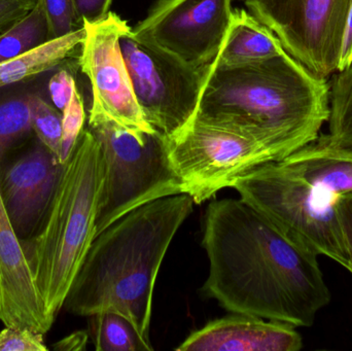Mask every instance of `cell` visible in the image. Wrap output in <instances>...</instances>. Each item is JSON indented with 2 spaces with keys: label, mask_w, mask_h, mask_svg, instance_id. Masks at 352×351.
I'll use <instances>...</instances> for the list:
<instances>
[{
  "label": "cell",
  "mask_w": 352,
  "mask_h": 351,
  "mask_svg": "<svg viewBox=\"0 0 352 351\" xmlns=\"http://www.w3.org/2000/svg\"><path fill=\"white\" fill-rule=\"evenodd\" d=\"M50 41L49 24L38 0L26 16L0 34V63L28 53Z\"/></svg>",
  "instance_id": "44dd1931"
},
{
  "label": "cell",
  "mask_w": 352,
  "mask_h": 351,
  "mask_svg": "<svg viewBox=\"0 0 352 351\" xmlns=\"http://www.w3.org/2000/svg\"><path fill=\"white\" fill-rule=\"evenodd\" d=\"M202 247L209 261L202 293L229 313L310 327L331 302L318 255L240 198L207 206Z\"/></svg>",
  "instance_id": "6da1fadb"
},
{
  "label": "cell",
  "mask_w": 352,
  "mask_h": 351,
  "mask_svg": "<svg viewBox=\"0 0 352 351\" xmlns=\"http://www.w3.org/2000/svg\"><path fill=\"white\" fill-rule=\"evenodd\" d=\"M31 113L35 136L60 158L62 144L61 111L38 94H31Z\"/></svg>",
  "instance_id": "7402d4cb"
},
{
  "label": "cell",
  "mask_w": 352,
  "mask_h": 351,
  "mask_svg": "<svg viewBox=\"0 0 352 351\" xmlns=\"http://www.w3.org/2000/svg\"><path fill=\"white\" fill-rule=\"evenodd\" d=\"M120 47L144 119L167 138L179 133L194 120L211 64L188 65L138 38L129 25Z\"/></svg>",
  "instance_id": "52a82bcc"
},
{
  "label": "cell",
  "mask_w": 352,
  "mask_h": 351,
  "mask_svg": "<svg viewBox=\"0 0 352 351\" xmlns=\"http://www.w3.org/2000/svg\"><path fill=\"white\" fill-rule=\"evenodd\" d=\"M337 214L340 223L341 232L345 249L349 257V271L352 274V193L346 194L337 203Z\"/></svg>",
  "instance_id": "83f0119b"
},
{
  "label": "cell",
  "mask_w": 352,
  "mask_h": 351,
  "mask_svg": "<svg viewBox=\"0 0 352 351\" xmlns=\"http://www.w3.org/2000/svg\"><path fill=\"white\" fill-rule=\"evenodd\" d=\"M287 54L327 78L338 70L352 0H239Z\"/></svg>",
  "instance_id": "9c48e42d"
},
{
  "label": "cell",
  "mask_w": 352,
  "mask_h": 351,
  "mask_svg": "<svg viewBox=\"0 0 352 351\" xmlns=\"http://www.w3.org/2000/svg\"><path fill=\"white\" fill-rule=\"evenodd\" d=\"M232 188L285 236L349 269L337 214L341 197L308 183L281 161L258 167Z\"/></svg>",
  "instance_id": "5b68a950"
},
{
  "label": "cell",
  "mask_w": 352,
  "mask_h": 351,
  "mask_svg": "<svg viewBox=\"0 0 352 351\" xmlns=\"http://www.w3.org/2000/svg\"><path fill=\"white\" fill-rule=\"evenodd\" d=\"M78 18L84 22L95 23L111 12L113 0H74Z\"/></svg>",
  "instance_id": "f1b7e54d"
},
{
  "label": "cell",
  "mask_w": 352,
  "mask_h": 351,
  "mask_svg": "<svg viewBox=\"0 0 352 351\" xmlns=\"http://www.w3.org/2000/svg\"><path fill=\"white\" fill-rule=\"evenodd\" d=\"M352 62V1L345 25L344 35H343L342 47H341L340 60H339L338 70L346 67ZM337 70V71H338Z\"/></svg>",
  "instance_id": "f546056e"
},
{
  "label": "cell",
  "mask_w": 352,
  "mask_h": 351,
  "mask_svg": "<svg viewBox=\"0 0 352 351\" xmlns=\"http://www.w3.org/2000/svg\"><path fill=\"white\" fill-rule=\"evenodd\" d=\"M285 53L276 35L245 10L233 12L231 24L217 54L219 66L264 61Z\"/></svg>",
  "instance_id": "2e32d148"
},
{
  "label": "cell",
  "mask_w": 352,
  "mask_h": 351,
  "mask_svg": "<svg viewBox=\"0 0 352 351\" xmlns=\"http://www.w3.org/2000/svg\"><path fill=\"white\" fill-rule=\"evenodd\" d=\"M78 63L72 66L69 61L57 68V71L53 74L49 80V93L52 102L56 109L63 111L69 103L74 94V89L78 86L76 82V70L74 67Z\"/></svg>",
  "instance_id": "484cf974"
},
{
  "label": "cell",
  "mask_w": 352,
  "mask_h": 351,
  "mask_svg": "<svg viewBox=\"0 0 352 351\" xmlns=\"http://www.w3.org/2000/svg\"><path fill=\"white\" fill-rule=\"evenodd\" d=\"M194 204L186 194L161 198L124 214L96 235L63 309L88 317L103 311L119 313L151 343L157 278Z\"/></svg>",
  "instance_id": "3957f363"
},
{
  "label": "cell",
  "mask_w": 352,
  "mask_h": 351,
  "mask_svg": "<svg viewBox=\"0 0 352 351\" xmlns=\"http://www.w3.org/2000/svg\"><path fill=\"white\" fill-rule=\"evenodd\" d=\"M49 24L50 39L59 38L84 27L74 0H39Z\"/></svg>",
  "instance_id": "cb8c5ba5"
},
{
  "label": "cell",
  "mask_w": 352,
  "mask_h": 351,
  "mask_svg": "<svg viewBox=\"0 0 352 351\" xmlns=\"http://www.w3.org/2000/svg\"><path fill=\"white\" fill-rule=\"evenodd\" d=\"M128 26L111 12L98 22H84L86 36L78 56V66L92 90L89 113L113 120L138 137L156 130L144 119L120 47V37Z\"/></svg>",
  "instance_id": "30bf717a"
},
{
  "label": "cell",
  "mask_w": 352,
  "mask_h": 351,
  "mask_svg": "<svg viewBox=\"0 0 352 351\" xmlns=\"http://www.w3.org/2000/svg\"><path fill=\"white\" fill-rule=\"evenodd\" d=\"M63 168L59 157L35 135L0 161V194L21 241L43 223Z\"/></svg>",
  "instance_id": "7c38bea8"
},
{
  "label": "cell",
  "mask_w": 352,
  "mask_h": 351,
  "mask_svg": "<svg viewBox=\"0 0 352 351\" xmlns=\"http://www.w3.org/2000/svg\"><path fill=\"white\" fill-rule=\"evenodd\" d=\"M330 84L287 52L239 66L210 65L192 122L262 144L275 162L320 137Z\"/></svg>",
  "instance_id": "7a4b0ae2"
},
{
  "label": "cell",
  "mask_w": 352,
  "mask_h": 351,
  "mask_svg": "<svg viewBox=\"0 0 352 351\" xmlns=\"http://www.w3.org/2000/svg\"><path fill=\"white\" fill-rule=\"evenodd\" d=\"M38 0H0V34L22 20Z\"/></svg>",
  "instance_id": "4316f807"
},
{
  "label": "cell",
  "mask_w": 352,
  "mask_h": 351,
  "mask_svg": "<svg viewBox=\"0 0 352 351\" xmlns=\"http://www.w3.org/2000/svg\"><path fill=\"white\" fill-rule=\"evenodd\" d=\"M91 339L97 351H151L152 343L142 339L123 315L103 311L90 317Z\"/></svg>",
  "instance_id": "ac0fdd59"
},
{
  "label": "cell",
  "mask_w": 352,
  "mask_h": 351,
  "mask_svg": "<svg viewBox=\"0 0 352 351\" xmlns=\"http://www.w3.org/2000/svg\"><path fill=\"white\" fill-rule=\"evenodd\" d=\"M328 123L329 144L352 150V62L331 80Z\"/></svg>",
  "instance_id": "ffe728a7"
},
{
  "label": "cell",
  "mask_w": 352,
  "mask_h": 351,
  "mask_svg": "<svg viewBox=\"0 0 352 351\" xmlns=\"http://www.w3.org/2000/svg\"><path fill=\"white\" fill-rule=\"evenodd\" d=\"M234 10L232 0H158L134 34L192 67L215 59Z\"/></svg>",
  "instance_id": "8fae6325"
},
{
  "label": "cell",
  "mask_w": 352,
  "mask_h": 351,
  "mask_svg": "<svg viewBox=\"0 0 352 351\" xmlns=\"http://www.w3.org/2000/svg\"><path fill=\"white\" fill-rule=\"evenodd\" d=\"M87 128L100 144L107 168L96 235L140 206L184 194L169 160L166 136L156 131L140 138L113 120L92 113Z\"/></svg>",
  "instance_id": "8992f818"
},
{
  "label": "cell",
  "mask_w": 352,
  "mask_h": 351,
  "mask_svg": "<svg viewBox=\"0 0 352 351\" xmlns=\"http://www.w3.org/2000/svg\"><path fill=\"white\" fill-rule=\"evenodd\" d=\"M88 340V333L86 332H76L68 337L64 338L61 341L53 346L57 350H85Z\"/></svg>",
  "instance_id": "4dcf8cb0"
},
{
  "label": "cell",
  "mask_w": 352,
  "mask_h": 351,
  "mask_svg": "<svg viewBox=\"0 0 352 351\" xmlns=\"http://www.w3.org/2000/svg\"><path fill=\"white\" fill-rule=\"evenodd\" d=\"M43 336L29 328L6 326L0 331V351H47Z\"/></svg>",
  "instance_id": "d4e9b609"
},
{
  "label": "cell",
  "mask_w": 352,
  "mask_h": 351,
  "mask_svg": "<svg viewBox=\"0 0 352 351\" xmlns=\"http://www.w3.org/2000/svg\"><path fill=\"white\" fill-rule=\"evenodd\" d=\"M86 36L85 27L65 36L52 39L45 45L0 63V88L28 82L57 69L76 57Z\"/></svg>",
  "instance_id": "e0dca14e"
},
{
  "label": "cell",
  "mask_w": 352,
  "mask_h": 351,
  "mask_svg": "<svg viewBox=\"0 0 352 351\" xmlns=\"http://www.w3.org/2000/svg\"><path fill=\"white\" fill-rule=\"evenodd\" d=\"M280 161L308 183L337 197L352 193V150L332 146L326 136Z\"/></svg>",
  "instance_id": "9a60e30c"
},
{
  "label": "cell",
  "mask_w": 352,
  "mask_h": 351,
  "mask_svg": "<svg viewBox=\"0 0 352 351\" xmlns=\"http://www.w3.org/2000/svg\"><path fill=\"white\" fill-rule=\"evenodd\" d=\"M86 109L82 93L76 86L67 106L62 111L61 162L65 163L86 125Z\"/></svg>",
  "instance_id": "603a6c76"
},
{
  "label": "cell",
  "mask_w": 352,
  "mask_h": 351,
  "mask_svg": "<svg viewBox=\"0 0 352 351\" xmlns=\"http://www.w3.org/2000/svg\"><path fill=\"white\" fill-rule=\"evenodd\" d=\"M303 339L295 326L232 313L190 334L178 351H298Z\"/></svg>",
  "instance_id": "5bb4252c"
},
{
  "label": "cell",
  "mask_w": 352,
  "mask_h": 351,
  "mask_svg": "<svg viewBox=\"0 0 352 351\" xmlns=\"http://www.w3.org/2000/svg\"><path fill=\"white\" fill-rule=\"evenodd\" d=\"M167 144L171 166L195 204L204 203L258 167L275 162L260 142L197 122L167 138Z\"/></svg>",
  "instance_id": "ba28073f"
},
{
  "label": "cell",
  "mask_w": 352,
  "mask_h": 351,
  "mask_svg": "<svg viewBox=\"0 0 352 351\" xmlns=\"http://www.w3.org/2000/svg\"><path fill=\"white\" fill-rule=\"evenodd\" d=\"M31 94L14 93L0 97V161L35 135Z\"/></svg>",
  "instance_id": "d6986e66"
},
{
  "label": "cell",
  "mask_w": 352,
  "mask_h": 351,
  "mask_svg": "<svg viewBox=\"0 0 352 351\" xmlns=\"http://www.w3.org/2000/svg\"><path fill=\"white\" fill-rule=\"evenodd\" d=\"M0 321L47 334L54 321L35 286L22 242L0 194Z\"/></svg>",
  "instance_id": "4fadbf2b"
},
{
  "label": "cell",
  "mask_w": 352,
  "mask_h": 351,
  "mask_svg": "<svg viewBox=\"0 0 352 351\" xmlns=\"http://www.w3.org/2000/svg\"><path fill=\"white\" fill-rule=\"evenodd\" d=\"M105 174L100 144L86 127L64 163L43 223L30 238L21 241L35 286L54 321L96 237Z\"/></svg>",
  "instance_id": "277c9868"
}]
</instances>
